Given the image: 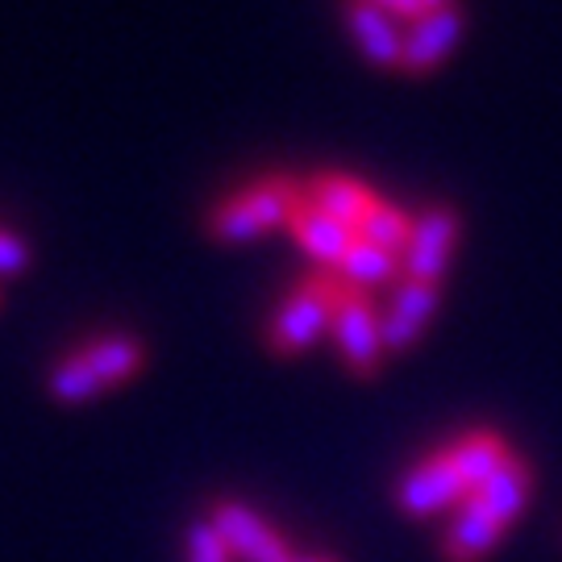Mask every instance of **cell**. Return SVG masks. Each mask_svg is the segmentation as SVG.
Instances as JSON below:
<instances>
[{
    "label": "cell",
    "mask_w": 562,
    "mask_h": 562,
    "mask_svg": "<svg viewBox=\"0 0 562 562\" xmlns=\"http://www.w3.org/2000/svg\"><path fill=\"white\" fill-rule=\"evenodd\" d=\"M517 450L501 429H467L459 442L434 450L396 483V508L404 517H429L462 504L480 483H487Z\"/></svg>",
    "instance_id": "obj_1"
},
{
    "label": "cell",
    "mask_w": 562,
    "mask_h": 562,
    "mask_svg": "<svg viewBox=\"0 0 562 562\" xmlns=\"http://www.w3.org/2000/svg\"><path fill=\"white\" fill-rule=\"evenodd\" d=\"M533 496V467L529 459L513 454L487 483H480L467 501L454 508V517L446 525L438 554L442 562H483L501 538L517 525Z\"/></svg>",
    "instance_id": "obj_2"
},
{
    "label": "cell",
    "mask_w": 562,
    "mask_h": 562,
    "mask_svg": "<svg viewBox=\"0 0 562 562\" xmlns=\"http://www.w3.org/2000/svg\"><path fill=\"white\" fill-rule=\"evenodd\" d=\"M146 367V341L138 334H104L67 350L50 375H46V396L55 404H88L130 383Z\"/></svg>",
    "instance_id": "obj_3"
},
{
    "label": "cell",
    "mask_w": 562,
    "mask_h": 562,
    "mask_svg": "<svg viewBox=\"0 0 562 562\" xmlns=\"http://www.w3.org/2000/svg\"><path fill=\"white\" fill-rule=\"evenodd\" d=\"M304 183H296L292 176H262L250 180L246 188L229 192L225 201H217L204 217V234L213 241H255L271 229H288L292 209L301 201Z\"/></svg>",
    "instance_id": "obj_4"
},
{
    "label": "cell",
    "mask_w": 562,
    "mask_h": 562,
    "mask_svg": "<svg viewBox=\"0 0 562 562\" xmlns=\"http://www.w3.org/2000/svg\"><path fill=\"white\" fill-rule=\"evenodd\" d=\"M341 276L329 267L308 271L288 296L280 301V308L271 313V322L262 329V346L276 359H296L308 346H317L322 334H329L334 322V301H338Z\"/></svg>",
    "instance_id": "obj_5"
},
{
    "label": "cell",
    "mask_w": 562,
    "mask_h": 562,
    "mask_svg": "<svg viewBox=\"0 0 562 562\" xmlns=\"http://www.w3.org/2000/svg\"><path fill=\"white\" fill-rule=\"evenodd\" d=\"M329 338L338 346L341 367L355 380H375L383 359V329H380V301L371 288H355L341 280L338 301H334V322H329Z\"/></svg>",
    "instance_id": "obj_6"
},
{
    "label": "cell",
    "mask_w": 562,
    "mask_h": 562,
    "mask_svg": "<svg viewBox=\"0 0 562 562\" xmlns=\"http://www.w3.org/2000/svg\"><path fill=\"white\" fill-rule=\"evenodd\" d=\"M462 234V213L454 204H429L422 217H413V238L401 255V276L422 283H442L454 259V246Z\"/></svg>",
    "instance_id": "obj_7"
},
{
    "label": "cell",
    "mask_w": 562,
    "mask_h": 562,
    "mask_svg": "<svg viewBox=\"0 0 562 562\" xmlns=\"http://www.w3.org/2000/svg\"><path fill=\"white\" fill-rule=\"evenodd\" d=\"M467 34V13L459 0H446L438 9H425L422 18L404 30V76H429L438 71Z\"/></svg>",
    "instance_id": "obj_8"
},
{
    "label": "cell",
    "mask_w": 562,
    "mask_h": 562,
    "mask_svg": "<svg viewBox=\"0 0 562 562\" xmlns=\"http://www.w3.org/2000/svg\"><path fill=\"white\" fill-rule=\"evenodd\" d=\"M442 304V283H422V280H396L392 301L380 308V329H383V350L387 355H404L425 338V329L438 317Z\"/></svg>",
    "instance_id": "obj_9"
},
{
    "label": "cell",
    "mask_w": 562,
    "mask_h": 562,
    "mask_svg": "<svg viewBox=\"0 0 562 562\" xmlns=\"http://www.w3.org/2000/svg\"><path fill=\"white\" fill-rule=\"evenodd\" d=\"M213 529L225 538L229 554H238L246 562H292V542L283 538L276 525L259 517L255 508H246L241 501H217L213 504Z\"/></svg>",
    "instance_id": "obj_10"
},
{
    "label": "cell",
    "mask_w": 562,
    "mask_h": 562,
    "mask_svg": "<svg viewBox=\"0 0 562 562\" xmlns=\"http://www.w3.org/2000/svg\"><path fill=\"white\" fill-rule=\"evenodd\" d=\"M341 25L359 55L380 71H401L404 63V30L401 18L387 13L375 0H341Z\"/></svg>",
    "instance_id": "obj_11"
},
{
    "label": "cell",
    "mask_w": 562,
    "mask_h": 562,
    "mask_svg": "<svg viewBox=\"0 0 562 562\" xmlns=\"http://www.w3.org/2000/svg\"><path fill=\"white\" fill-rule=\"evenodd\" d=\"M288 234L296 238L308 259L317 262V267H338L341 255H346V246L355 241V229H346L338 217H329L322 204L308 201V192H301V201L292 209V222H288Z\"/></svg>",
    "instance_id": "obj_12"
},
{
    "label": "cell",
    "mask_w": 562,
    "mask_h": 562,
    "mask_svg": "<svg viewBox=\"0 0 562 562\" xmlns=\"http://www.w3.org/2000/svg\"><path fill=\"white\" fill-rule=\"evenodd\" d=\"M304 192H308V201H317L329 217H338V222L346 225V229H355V234H359L362 222H367L383 201L371 183H362L359 176H346V171H322V176H313V180L304 183Z\"/></svg>",
    "instance_id": "obj_13"
},
{
    "label": "cell",
    "mask_w": 562,
    "mask_h": 562,
    "mask_svg": "<svg viewBox=\"0 0 562 562\" xmlns=\"http://www.w3.org/2000/svg\"><path fill=\"white\" fill-rule=\"evenodd\" d=\"M334 271L346 283H355V288H375V283L401 280V255L380 246V241L355 234V241L346 246V255H341V262Z\"/></svg>",
    "instance_id": "obj_14"
},
{
    "label": "cell",
    "mask_w": 562,
    "mask_h": 562,
    "mask_svg": "<svg viewBox=\"0 0 562 562\" xmlns=\"http://www.w3.org/2000/svg\"><path fill=\"white\" fill-rule=\"evenodd\" d=\"M359 234L371 241H380V246H387V250H396V255H404V246H408V238H413V217H408L404 209H396L392 201H380V209L362 222Z\"/></svg>",
    "instance_id": "obj_15"
},
{
    "label": "cell",
    "mask_w": 562,
    "mask_h": 562,
    "mask_svg": "<svg viewBox=\"0 0 562 562\" xmlns=\"http://www.w3.org/2000/svg\"><path fill=\"white\" fill-rule=\"evenodd\" d=\"M188 562H234L229 546L213 529V521H196L188 529Z\"/></svg>",
    "instance_id": "obj_16"
},
{
    "label": "cell",
    "mask_w": 562,
    "mask_h": 562,
    "mask_svg": "<svg viewBox=\"0 0 562 562\" xmlns=\"http://www.w3.org/2000/svg\"><path fill=\"white\" fill-rule=\"evenodd\" d=\"M34 262V250H30V241L13 234V229H4L0 225V276H21L25 267Z\"/></svg>",
    "instance_id": "obj_17"
},
{
    "label": "cell",
    "mask_w": 562,
    "mask_h": 562,
    "mask_svg": "<svg viewBox=\"0 0 562 562\" xmlns=\"http://www.w3.org/2000/svg\"><path fill=\"white\" fill-rule=\"evenodd\" d=\"M375 4H383L387 13H396V18H422V0H375Z\"/></svg>",
    "instance_id": "obj_18"
},
{
    "label": "cell",
    "mask_w": 562,
    "mask_h": 562,
    "mask_svg": "<svg viewBox=\"0 0 562 562\" xmlns=\"http://www.w3.org/2000/svg\"><path fill=\"white\" fill-rule=\"evenodd\" d=\"M292 562H346V559H338V554H301V559Z\"/></svg>",
    "instance_id": "obj_19"
},
{
    "label": "cell",
    "mask_w": 562,
    "mask_h": 562,
    "mask_svg": "<svg viewBox=\"0 0 562 562\" xmlns=\"http://www.w3.org/2000/svg\"><path fill=\"white\" fill-rule=\"evenodd\" d=\"M438 4H446V0H422V13L425 9H438Z\"/></svg>",
    "instance_id": "obj_20"
}]
</instances>
